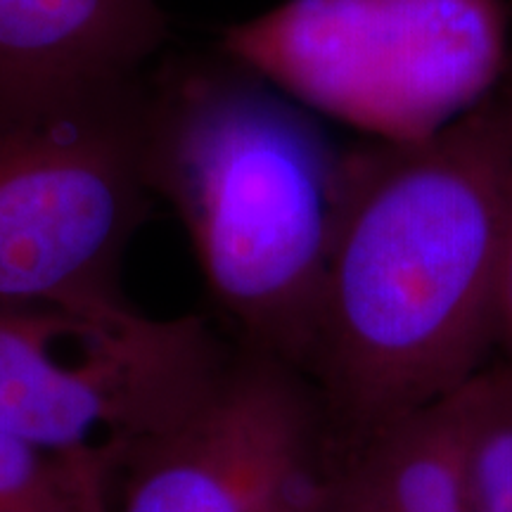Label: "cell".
Listing matches in <instances>:
<instances>
[{
  "label": "cell",
  "instance_id": "cell-1",
  "mask_svg": "<svg viewBox=\"0 0 512 512\" xmlns=\"http://www.w3.org/2000/svg\"><path fill=\"white\" fill-rule=\"evenodd\" d=\"M512 174L505 83L413 143L349 147L299 373L335 448L456 394L496 349Z\"/></svg>",
  "mask_w": 512,
  "mask_h": 512
},
{
  "label": "cell",
  "instance_id": "cell-12",
  "mask_svg": "<svg viewBox=\"0 0 512 512\" xmlns=\"http://www.w3.org/2000/svg\"><path fill=\"white\" fill-rule=\"evenodd\" d=\"M508 8H510V19H512V0H508Z\"/></svg>",
  "mask_w": 512,
  "mask_h": 512
},
{
  "label": "cell",
  "instance_id": "cell-10",
  "mask_svg": "<svg viewBox=\"0 0 512 512\" xmlns=\"http://www.w3.org/2000/svg\"><path fill=\"white\" fill-rule=\"evenodd\" d=\"M472 512H512V373L486 366L456 392Z\"/></svg>",
  "mask_w": 512,
  "mask_h": 512
},
{
  "label": "cell",
  "instance_id": "cell-5",
  "mask_svg": "<svg viewBox=\"0 0 512 512\" xmlns=\"http://www.w3.org/2000/svg\"><path fill=\"white\" fill-rule=\"evenodd\" d=\"M233 354L202 313L0 306V432L126 465L209 399Z\"/></svg>",
  "mask_w": 512,
  "mask_h": 512
},
{
  "label": "cell",
  "instance_id": "cell-7",
  "mask_svg": "<svg viewBox=\"0 0 512 512\" xmlns=\"http://www.w3.org/2000/svg\"><path fill=\"white\" fill-rule=\"evenodd\" d=\"M166 41L162 0H0V105L143 79Z\"/></svg>",
  "mask_w": 512,
  "mask_h": 512
},
{
  "label": "cell",
  "instance_id": "cell-11",
  "mask_svg": "<svg viewBox=\"0 0 512 512\" xmlns=\"http://www.w3.org/2000/svg\"><path fill=\"white\" fill-rule=\"evenodd\" d=\"M505 88L512 95V62L505 74ZM496 349L503 351L501 366L512 373V174H510V202H508V228H505L503 271H501V297H498V337Z\"/></svg>",
  "mask_w": 512,
  "mask_h": 512
},
{
  "label": "cell",
  "instance_id": "cell-2",
  "mask_svg": "<svg viewBox=\"0 0 512 512\" xmlns=\"http://www.w3.org/2000/svg\"><path fill=\"white\" fill-rule=\"evenodd\" d=\"M349 147L221 50L169 57L147 72V185L181 221L238 349L299 370Z\"/></svg>",
  "mask_w": 512,
  "mask_h": 512
},
{
  "label": "cell",
  "instance_id": "cell-6",
  "mask_svg": "<svg viewBox=\"0 0 512 512\" xmlns=\"http://www.w3.org/2000/svg\"><path fill=\"white\" fill-rule=\"evenodd\" d=\"M332 475L335 444L306 377L235 347L209 399L128 458L114 512H330Z\"/></svg>",
  "mask_w": 512,
  "mask_h": 512
},
{
  "label": "cell",
  "instance_id": "cell-9",
  "mask_svg": "<svg viewBox=\"0 0 512 512\" xmlns=\"http://www.w3.org/2000/svg\"><path fill=\"white\" fill-rule=\"evenodd\" d=\"M124 463L0 432V512H114Z\"/></svg>",
  "mask_w": 512,
  "mask_h": 512
},
{
  "label": "cell",
  "instance_id": "cell-8",
  "mask_svg": "<svg viewBox=\"0 0 512 512\" xmlns=\"http://www.w3.org/2000/svg\"><path fill=\"white\" fill-rule=\"evenodd\" d=\"M330 512H472L456 394L335 448Z\"/></svg>",
  "mask_w": 512,
  "mask_h": 512
},
{
  "label": "cell",
  "instance_id": "cell-4",
  "mask_svg": "<svg viewBox=\"0 0 512 512\" xmlns=\"http://www.w3.org/2000/svg\"><path fill=\"white\" fill-rule=\"evenodd\" d=\"M143 79L0 105V306L95 318L131 302L128 247L150 214Z\"/></svg>",
  "mask_w": 512,
  "mask_h": 512
},
{
  "label": "cell",
  "instance_id": "cell-3",
  "mask_svg": "<svg viewBox=\"0 0 512 512\" xmlns=\"http://www.w3.org/2000/svg\"><path fill=\"white\" fill-rule=\"evenodd\" d=\"M510 31L508 0H283L219 50L313 114L413 143L501 86Z\"/></svg>",
  "mask_w": 512,
  "mask_h": 512
}]
</instances>
